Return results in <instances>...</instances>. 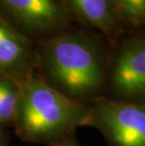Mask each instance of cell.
<instances>
[{"label": "cell", "mask_w": 145, "mask_h": 146, "mask_svg": "<svg viewBox=\"0 0 145 146\" xmlns=\"http://www.w3.org/2000/svg\"><path fill=\"white\" fill-rule=\"evenodd\" d=\"M89 106L60 94L34 71L19 82L12 125L24 141L48 145L89 125Z\"/></svg>", "instance_id": "cell-1"}, {"label": "cell", "mask_w": 145, "mask_h": 146, "mask_svg": "<svg viewBox=\"0 0 145 146\" xmlns=\"http://www.w3.org/2000/svg\"><path fill=\"white\" fill-rule=\"evenodd\" d=\"M39 74L52 88L75 101L93 99L106 79L104 58L95 42L80 33H62L42 48Z\"/></svg>", "instance_id": "cell-2"}, {"label": "cell", "mask_w": 145, "mask_h": 146, "mask_svg": "<svg viewBox=\"0 0 145 146\" xmlns=\"http://www.w3.org/2000/svg\"><path fill=\"white\" fill-rule=\"evenodd\" d=\"M89 126L97 128L110 146H145V108L138 102L92 99Z\"/></svg>", "instance_id": "cell-3"}, {"label": "cell", "mask_w": 145, "mask_h": 146, "mask_svg": "<svg viewBox=\"0 0 145 146\" xmlns=\"http://www.w3.org/2000/svg\"><path fill=\"white\" fill-rule=\"evenodd\" d=\"M8 21L31 34L53 33L66 25V7L62 0H0Z\"/></svg>", "instance_id": "cell-4"}, {"label": "cell", "mask_w": 145, "mask_h": 146, "mask_svg": "<svg viewBox=\"0 0 145 146\" xmlns=\"http://www.w3.org/2000/svg\"><path fill=\"white\" fill-rule=\"evenodd\" d=\"M110 86L115 95L128 102L145 95V41L134 37L122 45L114 60Z\"/></svg>", "instance_id": "cell-5"}, {"label": "cell", "mask_w": 145, "mask_h": 146, "mask_svg": "<svg viewBox=\"0 0 145 146\" xmlns=\"http://www.w3.org/2000/svg\"><path fill=\"white\" fill-rule=\"evenodd\" d=\"M34 57L29 40L0 15V76L19 83L34 71Z\"/></svg>", "instance_id": "cell-6"}, {"label": "cell", "mask_w": 145, "mask_h": 146, "mask_svg": "<svg viewBox=\"0 0 145 146\" xmlns=\"http://www.w3.org/2000/svg\"><path fill=\"white\" fill-rule=\"evenodd\" d=\"M73 13L107 36H112L116 15L111 0H64Z\"/></svg>", "instance_id": "cell-7"}, {"label": "cell", "mask_w": 145, "mask_h": 146, "mask_svg": "<svg viewBox=\"0 0 145 146\" xmlns=\"http://www.w3.org/2000/svg\"><path fill=\"white\" fill-rule=\"evenodd\" d=\"M19 83L0 76V130L13 125L16 114Z\"/></svg>", "instance_id": "cell-8"}, {"label": "cell", "mask_w": 145, "mask_h": 146, "mask_svg": "<svg viewBox=\"0 0 145 146\" xmlns=\"http://www.w3.org/2000/svg\"><path fill=\"white\" fill-rule=\"evenodd\" d=\"M116 18L132 26H140L145 20V0H111Z\"/></svg>", "instance_id": "cell-9"}, {"label": "cell", "mask_w": 145, "mask_h": 146, "mask_svg": "<svg viewBox=\"0 0 145 146\" xmlns=\"http://www.w3.org/2000/svg\"><path fill=\"white\" fill-rule=\"evenodd\" d=\"M47 146H80V145L75 137H73V135H71L52 142V143L48 144Z\"/></svg>", "instance_id": "cell-10"}, {"label": "cell", "mask_w": 145, "mask_h": 146, "mask_svg": "<svg viewBox=\"0 0 145 146\" xmlns=\"http://www.w3.org/2000/svg\"><path fill=\"white\" fill-rule=\"evenodd\" d=\"M0 146H9V137L0 130Z\"/></svg>", "instance_id": "cell-11"}, {"label": "cell", "mask_w": 145, "mask_h": 146, "mask_svg": "<svg viewBox=\"0 0 145 146\" xmlns=\"http://www.w3.org/2000/svg\"><path fill=\"white\" fill-rule=\"evenodd\" d=\"M62 1H63V3H64V0H62ZM64 5H65V3H64Z\"/></svg>", "instance_id": "cell-12"}]
</instances>
